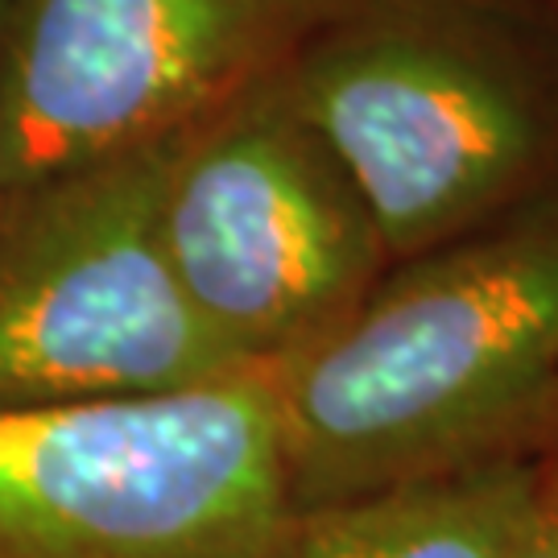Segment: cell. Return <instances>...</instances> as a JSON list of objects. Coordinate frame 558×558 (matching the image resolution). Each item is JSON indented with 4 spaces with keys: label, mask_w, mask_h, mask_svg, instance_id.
Masks as SVG:
<instances>
[{
    "label": "cell",
    "mask_w": 558,
    "mask_h": 558,
    "mask_svg": "<svg viewBox=\"0 0 558 558\" xmlns=\"http://www.w3.org/2000/svg\"><path fill=\"white\" fill-rule=\"evenodd\" d=\"M348 0H4L0 199L199 124Z\"/></svg>",
    "instance_id": "8992f818"
},
{
    "label": "cell",
    "mask_w": 558,
    "mask_h": 558,
    "mask_svg": "<svg viewBox=\"0 0 558 558\" xmlns=\"http://www.w3.org/2000/svg\"><path fill=\"white\" fill-rule=\"evenodd\" d=\"M299 513L558 439V191L418 257L269 364Z\"/></svg>",
    "instance_id": "6da1fadb"
},
{
    "label": "cell",
    "mask_w": 558,
    "mask_h": 558,
    "mask_svg": "<svg viewBox=\"0 0 558 558\" xmlns=\"http://www.w3.org/2000/svg\"><path fill=\"white\" fill-rule=\"evenodd\" d=\"M538 459H497L299 513L278 558H509L534 505Z\"/></svg>",
    "instance_id": "52a82bcc"
},
{
    "label": "cell",
    "mask_w": 558,
    "mask_h": 558,
    "mask_svg": "<svg viewBox=\"0 0 558 558\" xmlns=\"http://www.w3.org/2000/svg\"><path fill=\"white\" fill-rule=\"evenodd\" d=\"M0 17H4V0H0Z\"/></svg>",
    "instance_id": "9c48e42d"
},
{
    "label": "cell",
    "mask_w": 558,
    "mask_h": 558,
    "mask_svg": "<svg viewBox=\"0 0 558 558\" xmlns=\"http://www.w3.org/2000/svg\"><path fill=\"white\" fill-rule=\"evenodd\" d=\"M389 260L558 191V104L500 0H348L281 66Z\"/></svg>",
    "instance_id": "7a4b0ae2"
},
{
    "label": "cell",
    "mask_w": 558,
    "mask_h": 558,
    "mask_svg": "<svg viewBox=\"0 0 558 558\" xmlns=\"http://www.w3.org/2000/svg\"><path fill=\"white\" fill-rule=\"evenodd\" d=\"M294 521L269 364L0 410V558H278Z\"/></svg>",
    "instance_id": "3957f363"
},
{
    "label": "cell",
    "mask_w": 558,
    "mask_h": 558,
    "mask_svg": "<svg viewBox=\"0 0 558 558\" xmlns=\"http://www.w3.org/2000/svg\"><path fill=\"white\" fill-rule=\"evenodd\" d=\"M161 244L195 315L244 364L315 343L393 265L281 71L179 137L161 182Z\"/></svg>",
    "instance_id": "5b68a950"
},
{
    "label": "cell",
    "mask_w": 558,
    "mask_h": 558,
    "mask_svg": "<svg viewBox=\"0 0 558 558\" xmlns=\"http://www.w3.org/2000/svg\"><path fill=\"white\" fill-rule=\"evenodd\" d=\"M182 133L0 199V410L149 398L260 368L195 315L161 244Z\"/></svg>",
    "instance_id": "277c9868"
},
{
    "label": "cell",
    "mask_w": 558,
    "mask_h": 558,
    "mask_svg": "<svg viewBox=\"0 0 558 558\" xmlns=\"http://www.w3.org/2000/svg\"><path fill=\"white\" fill-rule=\"evenodd\" d=\"M509 558H558V439L538 459V488Z\"/></svg>",
    "instance_id": "ba28073f"
}]
</instances>
